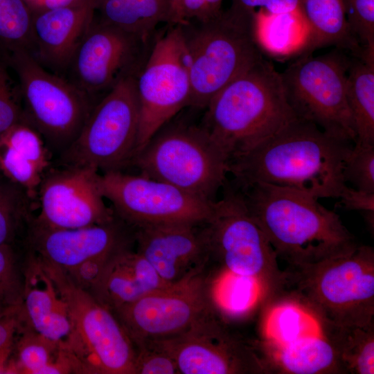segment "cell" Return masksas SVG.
I'll return each mask as SVG.
<instances>
[{"mask_svg": "<svg viewBox=\"0 0 374 374\" xmlns=\"http://www.w3.org/2000/svg\"><path fill=\"white\" fill-rule=\"evenodd\" d=\"M353 142L335 137L296 118L251 150L231 159L228 175L236 185L262 182L310 194L339 198Z\"/></svg>", "mask_w": 374, "mask_h": 374, "instance_id": "1", "label": "cell"}, {"mask_svg": "<svg viewBox=\"0 0 374 374\" xmlns=\"http://www.w3.org/2000/svg\"><path fill=\"white\" fill-rule=\"evenodd\" d=\"M229 181L278 259L290 269L346 254L359 245L339 215L310 194L262 182L240 186Z\"/></svg>", "mask_w": 374, "mask_h": 374, "instance_id": "2", "label": "cell"}, {"mask_svg": "<svg viewBox=\"0 0 374 374\" xmlns=\"http://www.w3.org/2000/svg\"><path fill=\"white\" fill-rule=\"evenodd\" d=\"M202 112V124L229 161L296 118L280 73L263 58L224 87Z\"/></svg>", "mask_w": 374, "mask_h": 374, "instance_id": "3", "label": "cell"}, {"mask_svg": "<svg viewBox=\"0 0 374 374\" xmlns=\"http://www.w3.org/2000/svg\"><path fill=\"white\" fill-rule=\"evenodd\" d=\"M286 271L285 292L317 323L374 327L373 247L358 245L346 254Z\"/></svg>", "mask_w": 374, "mask_h": 374, "instance_id": "4", "label": "cell"}, {"mask_svg": "<svg viewBox=\"0 0 374 374\" xmlns=\"http://www.w3.org/2000/svg\"><path fill=\"white\" fill-rule=\"evenodd\" d=\"M188 107L164 123L132 159L141 175L214 202L227 179L228 157Z\"/></svg>", "mask_w": 374, "mask_h": 374, "instance_id": "5", "label": "cell"}, {"mask_svg": "<svg viewBox=\"0 0 374 374\" xmlns=\"http://www.w3.org/2000/svg\"><path fill=\"white\" fill-rule=\"evenodd\" d=\"M253 14L231 9L179 26L190 82L189 107L203 110L224 87L262 59Z\"/></svg>", "mask_w": 374, "mask_h": 374, "instance_id": "6", "label": "cell"}, {"mask_svg": "<svg viewBox=\"0 0 374 374\" xmlns=\"http://www.w3.org/2000/svg\"><path fill=\"white\" fill-rule=\"evenodd\" d=\"M39 259L67 307L71 334L66 353L75 372L135 374L136 347L114 312L65 271Z\"/></svg>", "mask_w": 374, "mask_h": 374, "instance_id": "7", "label": "cell"}, {"mask_svg": "<svg viewBox=\"0 0 374 374\" xmlns=\"http://www.w3.org/2000/svg\"><path fill=\"white\" fill-rule=\"evenodd\" d=\"M220 191L222 197L213 202L212 215L203 225L210 260L217 261L223 270L256 280L265 299L285 292L287 271L279 267L274 249L239 193L228 179Z\"/></svg>", "mask_w": 374, "mask_h": 374, "instance_id": "8", "label": "cell"}, {"mask_svg": "<svg viewBox=\"0 0 374 374\" xmlns=\"http://www.w3.org/2000/svg\"><path fill=\"white\" fill-rule=\"evenodd\" d=\"M140 109L136 77L120 81L91 109L73 142L61 154L64 166L121 170L136 152Z\"/></svg>", "mask_w": 374, "mask_h": 374, "instance_id": "9", "label": "cell"}, {"mask_svg": "<svg viewBox=\"0 0 374 374\" xmlns=\"http://www.w3.org/2000/svg\"><path fill=\"white\" fill-rule=\"evenodd\" d=\"M349 63L339 52L307 55L280 75L287 101L297 118L354 143L355 131L346 95Z\"/></svg>", "mask_w": 374, "mask_h": 374, "instance_id": "10", "label": "cell"}, {"mask_svg": "<svg viewBox=\"0 0 374 374\" xmlns=\"http://www.w3.org/2000/svg\"><path fill=\"white\" fill-rule=\"evenodd\" d=\"M29 124L53 148L64 151L76 139L93 107L71 82L44 69L28 50L12 51Z\"/></svg>", "mask_w": 374, "mask_h": 374, "instance_id": "11", "label": "cell"}, {"mask_svg": "<svg viewBox=\"0 0 374 374\" xmlns=\"http://www.w3.org/2000/svg\"><path fill=\"white\" fill-rule=\"evenodd\" d=\"M136 89L140 121L134 156L164 123L189 107L190 82L178 24L159 29L148 60L136 78Z\"/></svg>", "mask_w": 374, "mask_h": 374, "instance_id": "12", "label": "cell"}, {"mask_svg": "<svg viewBox=\"0 0 374 374\" xmlns=\"http://www.w3.org/2000/svg\"><path fill=\"white\" fill-rule=\"evenodd\" d=\"M98 186L115 215L133 229L167 224H201L213 213L208 202L166 182L121 170L99 175Z\"/></svg>", "mask_w": 374, "mask_h": 374, "instance_id": "13", "label": "cell"}, {"mask_svg": "<svg viewBox=\"0 0 374 374\" xmlns=\"http://www.w3.org/2000/svg\"><path fill=\"white\" fill-rule=\"evenodd\" d=\"M179 374L267 373L258 344L233 334L212 310L176 335L157 339Z\"/></svg>", "mask_w": 374, "mask_h": 374, "instance_id": "14", "label": "cell"}, {"mask_svg": "<svg viewBox=\"0 0 374 374\" xmlns=\"http://www.w3.org/2000/svg\"><path fill=\"white\" fill-rule=\"evenodd\" d=\"M204 270L154 290L114 314L134 346L170 337L215 309Z\"/></svg>", "mask_w": 374, "mask_h": 374, "instance_id": "15", "label": "cell"}, {"mask_svg": "<svg viewBox=\"0 0 374 374\" xmlns=\"http://www.w3.org/2000/svg\"><path fill=\"white\" fill-rule=\"evenodd\" d=\"M154 39H144L94 18L67 66L71 82L88 96H103L122 80L136 78Z\"/></svg>", "mask_w": 374, "mask_h": 374, "instance_id": "16", "label": "cell"}, {"mask_svg": "<svg viewBox=\"0 0 374 374\" xmlns=\"http://www.w3.org/2000/svg\"><path fill=\"white\" fill-rule=\"evenodd\" d=\"M99 175L95 168L76 166L44 174L37 194L39 213L32 222L49 229H74L112 221L116 215L105 204Z\"/></svg>", "mask_w": 374, "mask_h": 374, "instance_id": "17", "label": "cell"}, {"mask_svg": "<svg viewBox=\"0 0 374 374\" xmlns=\"http://www.w3.org/2000/svg\"><path fill=\"white\" fill-rule=\"evenodd\" d=\"M30 227L29 240L35 253L66 271L134 242V229L117 216L105 224L80 228L49 229L33 222Z\"/></svg>", "mask_w": 374, "mask_h": 374, "instance_id": "18", "label": "cell"}, {"mask_svg": "<svg viewBox=\"0 0 374 374\" xmlns=\"http://www.w3.org/2000/svg\"><path fill=\"white\" fill-rule=\"evenodd\" d=\"M203 224H167L134 229L136 251L166 283L204 270L208 263Z\"/></svg>", "mask_w": 374, "mask_h": 374, "instance_id": "19", "label": "cell"}, {"mask_svg": "<svg viewBox=\"0 0 374 374\" xmlns=\"http://www.w3.org/2000/svg\"><path fill=\"white\" fill-rule=\"evenodd\" d=\"M96 6L97 0H79L66 6L35 12L33 44L41 60L54 68L67 67L94 20Z\"/></svg>", "mask_w": 374, "mask_h": 374, "instance_id": "20", "label": "cell"}, {"mask_svg": "<svg viewBox=\"0 0 374 374\" xmlns=\"http://www.w3.org/2000/svg\"><path fill=\"white\" fill-rule=\"evenodd\" d=\"M17 313L21 323L66 352L71 334L67 307L36 254L25 273Z\"/></svg>", "mask_w": 374, "mask_h": 374, "instance_id": "21", "label": "cell"}, {"mask_svg": "<svg viewBox=\"0 0 374 374\" xmlns=\"http://www.w3.org/2000/svg\"><path fill=\"white\" fill-rule=\"evenodd\" d=\"M168 284L141 254L127 247L109 258L89 292L114 312Z\"/></svg>", "mask_w": 374, "mask_h": 374, "instance_id": "22", "label": "cell"}, {"mask_svg": "<svg viewBox=\"0 0 374 374\" xmlns=\"http://www.w3.org/2000/svg\"><path fill=\"white\" fill-rule=\"evenodd\" d=\"M48 148L32 126L18 122L0 134V170L32 199L49 166Z\"/></svg>", "mask_w": 374, "mask_h": 374, "instance_id": "23", "label": "cell"}, {"mask_svg": "<svg viewBox=\"0 0 374 374\" xmlns=\"http://www.w3.org/2000/svg\"><path fill=\"white\" fill-rule=\"evenodd\" d=\"M259 347L267 373L346 374L337 351L321 335L303 336L284 345L264 340Z\"/></svg>", "mask_w": 374, "mask_h": 374, "instance_id": "24", "label": "cell"}, {"mask_svg": "<svg viewBox=\"0 0 374 374\" xmlns=\"http://www.w3.org/2000/svg\"><path fill=\"white\" fill-rule=\"evenodd\" d=\"M98 21L154 39L159 25L172 24L170 0H97Z\"/></svg>", "mask_w": 374, "mask_h": 374, "instance_id": "25", "label": "cell"}, {"mask_svg": "<svg viewBox=\"0 0 374 374\" xmlns=\"http://www.w3.org/2000/svg\"><path fill=\"white\" fill-rule=\"evenodd\" d=\"M253 31L260 50L276 56H289L305 50L310 28L302 8L274 14L262 8L253 13Z\"/></svg>", "mask_w": 374, "mask_h": 374, "instance_id": "26", "label": "cell"}, {"mask_svg": "<svg viewBox=\"0 0 374 374\" xmlns=\"http://www.w3.org/2000/svg\"><path fill=\"white\" fill-rule=\"evenodd\" d=\"M302 10L310 28L307 51L336 45L348 48L359 56L362 54L351 33L343 0H304Z\"/></svg>", "mask_w": 374, "mask_h": 374, "instance_id": "27", "label": "cell"}, {"mask_svg": "<svg viewBox=\"0 0 374 374\" xmlns=\"http://www.w3.org/2000/svg\"><path fill=\"white\" fill-rule=\"evenodd\" d=\"M350 61L346 95L355 131L353 144L374 145V60Z\"/></svg>", "mask_w": 374, "mask_h": 374, "instance_id": "28", "label": "cell"}, {"mask_svg": "<svg viewBox=\"0 0 374 374\" xmlns=\"http://www.w3.org/2000/svg\"><path fill=\"white\" fill-rule=\"evenodd\" d=\"M17 341V359L8 363L7 373L54 374L74 371L61 347L35 331L26 330Z\"/></svg>", "mask_w": 374, "mask_h": 374, "instance_id": "29", "label": "cell"}, {"mask_svg": "<svg viewBox=\"0 0 374 374\" xmlns=\"http://www.w3.org/2000/svg\"><path fill=\"white\" fill-rule=\"evenodd\" d=\"M320 335L332 345L346 374L374 373V327L318 323Z\"/></svg>", "mask_w": 374, "mask_h": 374, "instance_id": "30", "label": "cell"}, {"mask_svg": "<svg viewBox=\"0 0 374 374\" xmlns=\"http://www.w3.org/2000/svg\"><path fill=\"white\" fill-rule=\"evenodd\" d=\"M263 292L252 278L239 276L222 269L213 283H210L213 305L220 314L228 317L242 316L256 305Z\"/></svg>", "mask_w": 374, "mask_h": 374, "instance_id": "31", "label": "cell"}, {"mask_svg": "<svg viewBox=\"0 0 374 374\" xmlns=\"http://www.w3.org/2000/svg\"><path fill=\"white\" fill-rule=\"evenodd\" d=\"M313 319L294 301L276 304L265 321V341L284 345L312 333L310 319Z\"/></svg>", "mask_w": 374, "mask_h": 374, "instance_id": "32", "label": "cell"}, {"mask_svg": "<svg viewBox=\"0 0 374 374\" xmlns=\"http://www.w3.org/2000/svg\"><path fill=\"white\" fill-rule=\"evenodd\" d=\"M33 15L25 0H0V42L12 50L33 44ZM28 50V49H27Z\"/></svg>", "mask_w": 374, "mask_h": 374, "instance_id": "33", "label": "cell"}, {"mask_svg": "<svg viewBox=\"0 0 374 374\" xmlns=\"http://www.w3.org/2000/svg\"><path fill=\"white\" fill-rule=\"evenodd\" d=\"M31 200L22 188L0 177V247L10 244L20 223L28 218Z\"/></svg>", "mask_w": 374, "mask_h": 374, "instance_id": "34", "label": "cell"}, {"mask_svg": "<svg viewBox=\"0 0 374 374\" xmlns=\"http://www.w3.org/2000/svg\"><path fill=\"white\" fill-rule=\"evenodd\" d=\"M354 37L363 46V55L374 59V0H343Z\"/></svg>", "mask_w": 374, "mask_h": 374, "instance_id": "35", "label": "cell"}, {"mask_svg": "<svg viewBox=\"0 0 374 374\" xmlns=\"http://www.w3.org/2000/svg\"><path fill=\"white\" fill-rule=\"evenodd\" d=\"M345 182L355 189L374 193V145L353 144L343 170Z\"/></svg>", "mask_w": 374, "mask_h": 374, "instance_id": "36", "label": "cell"}, {"mask_svg": "<svg viewBox=\"0 0 374 374\" xmlns=\"http://www.w3.org/2000/svg\"><path fill=\"white\" fill-rule=\"evenodd\" d=\"M135 374H179L175 361L157 339L136 345Z\"/></svg>", "mask_w": 374, "mask_h": 374, "instance_id": "37", "label": "cell"}, {"mask_svg": "<svg viewBox=\"0 0 374 374\" xmlns=\"http://www.w3.org/2000/svg\"><path fill=\"white\" fill-rule=\"evenodd\" d=\"M22 288L13 249L10 244L2 245L0 247V307L12 309L18 306Z\"/></svg>", "mask_w": 374, "mask_h": 374, "instance_id": "38", "label": "cell"}, {"mask_svg": "<svg viewBox=\"0 0 374 374\" xmlns=\"http://www.w3.org/2000/svg\"><path fill=\"white\" fill-rule=\"evenodd\" d=\"M224 0H170L172 24L206 21L217 16Z\"/></svg>", "mask_w": 374, "mask_h": 374, "instance_id": "39", "label": "cell"}, {"mask_svg": "<svg viewBox=\"0 0 374 374\" xmlns=\"http://www.w3.org/2000/svg\"><path fill=\"white\" fill-rule=\"evenodd\" d=\"M21 112L17 102L9 76L0 63V134L21 121Z\"/></svg>", "mask_w": 374, "mask_h": 374, "instance_id": "40", "label": "cell"}, {"mask_svg": "<svg viewBox=\"0 0 374 374\" xmlns=\"http://www.w3.org/2000/svg\"><path fill=\"white\" fill-rule=\"evenodd\" d=\"M338 199L340 206L361 213L368 226L373 228L374 193L362 191L347 186Z\"/></svg>", "mask_w": 374, "mask_h": 374, "instance_id": "41", "label": "cell"}, {"mask_svg": "<svg viewBox=\"0 0 374 374\" xmlns=\"http://www.w3.org/2000/svg\"><path fill=\"white\" fill-rule=\"evenodd\" d=\"M304 0H231L229 9L252 14L256 8L274 13L290 12L302 8Z\"/></svg>", "mask_w": 374, "mask_h": 374, "instance_id": "42", "label": "cell"}, {"mask_svg": "<svg viewBox=\"0 0 374 374\" xmlns=\"http://www.w3.org/2000/svg\"><path fill=\"white\" fill-rule=\"evenodd\" d=\"M18 306L0 315V354L10 356L13 350L16 335L21 328Z\"/></svg>", "mask_w": 374, "mask_h": 374, "instance_id": "43", "label": "cell"}, {"mask_svg": "<svg viewBox=\"0 0 374 374\" xmlns=\"http://www.w3.org/2000/svg\"><path fill=\"white\" fill-rule=\"evenodd\" d=\"M79 0H30L27 3L35 12H39L72 4Z\"/></svg>", "mask_w": 374, "mask_h": 374, "instance_id": "44", "label": "cell"}, {"mask_svg": "<svg viewBox=\"0 0 374 374\" xmlns=\"http://www.w3.org/2000/svg\"><path fill=\"white\" fill-rule=\"evenodd\" d=\"M10 357L9 355L0 354V373H7Z\"/></svg>", "mask_w": 374, "mask_h": 374, "instance_id": "45", "label": "cell"}, {"mask_svg": "<svg viewBox=\"0 0 374 374\" xmlns=\"http://www.w3.org/2000/svg\"><path fill=\"white\" fill-rule=\"evenodd\" d=\"M12 309H6V308H3L2 307H0V315L4 314V313H6V312H8V311H10L11 310H12Z\"/></svg>", "mask_w": 374, "mask_h": 374, "instance_id": "46", "label": "cell"}]
</instances>
